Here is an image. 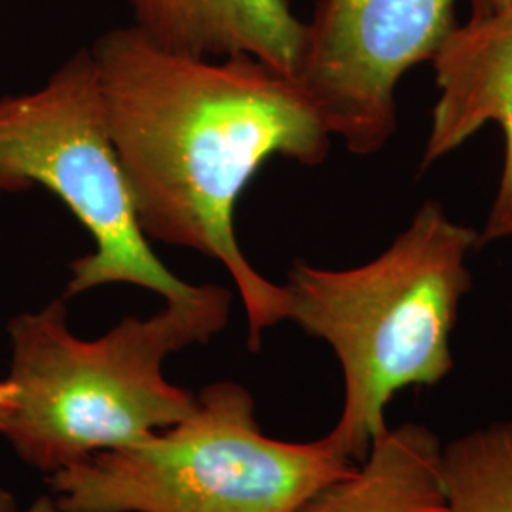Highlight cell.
I'll use <instances>...</instances> for the list:
<instances>
[{
  "mask_svg": "<svg viewBox=\"0 0 512 512\" xmlns=\"http://www.w3.org/2000/svg\"><path fill=\"white\" fill-rule=\"evenodd\" d=\"M90 52L143 234L222 262L258 351L262 332L287 319V291L243 255L236 207L274 156L323 164L329 129L294 78L253 55L173 54L133 25L101 35Z\"/></svg>",
  "mask_w": 512,
  "mask_h": 512,
  "instance_id": "6da1fadb",
  "label": "cell"
},
{
  "mask_svg": "<svg viewBox=\"0 0 512 512\" xmlns=\"http://www.w3.org/2000/svg\"><path fill=\"white\" fill-rule=\"evenodd\" d=\"M230 304L228 289L202 285L194 298L126 317L97 340L69 329L65 298L19 313L8 323L14 408L0 433L27 465L54 475L181 423L198 395L165 380V359L219 334Z\"/></svg>",
  "mask_w": 512,
  "mask_h": 512,
  "instance_id": "7a4b0ae2",
  "label": "cell"
},
{
  "mask_svg": "<svg viewBox=\"0 0 512 512\" xmlns=\"http://www.w3.org/2000/svg\"><path fill=\"white\" fill-rule=\"evenodd\" d=\"M478 232L425 202L374 260L348 270L294 262L287 319L329 344L344 376V406L329 437L361 463L389 429L385 408L412 385H435L454 368L452 332L471 291L467 256Z\"/></svg>",
  "mask_w": 512,
  "mask_h": 512,
  "instance_id": "3957f363",
  "label": "cell"
},
{
  "mask_svg": "<svg viewBox=\"0 0 512 512\" xmlns=\"http://www.w3.org/2000/svg\"><path fill=\"white\" fill-rule=\"evenodd\" d=\"M357 465L329 435L266 437L253 395L217 382L203 387L181 423L97 452L48 482L59 512H298Z\"/></svg>",
  "mask_w": 512,
  "mask_h": 512,
  "instance_id": "277c9868",
  "label": "cell"
},
{
  "mask_svg": "<svg viewBox=\"0 0 512 512\" xmlns=\"http://www.w3.org/2000/svg\"><path fill=\"white\" fill-rule=\"evenodd\" d=\"M35 186L54 194L95 243L71 264L65 298L114 283L148 289L165 304L202 291L165 268L137 222L90 50L37 92L0 97V198Z\"/></svg>",
  "mask_w": 512,
  "mask_h": 512,
  "instance_id": "5b68a950",
  "label": "cell"
},
{
  "mask_svg": "<svg viewBox=\"0 0 512 512\" xmlns=\"http://www.w3.org/2000/svg\"><path fill=\"white\" fill-rule=\"evenodd\" d=\"M459 0H319L294 80L332 137L368 156L397 129V86L459 25ZM473 14L486 0H471Z\"/></svg>",
  "mask_w": 512,
  "mask_h": 512,
  "instance_id": "8992f818",
  "label": "cell"
},
{
  "mask_svg": "<svg viewBox=\"0 0 512 512\" xmlns=\"http://www.w3.org/2000/svg\"><path fill=\"white\" fill-rule=\"evenodd\" d=\"M431 63L439 99L420 167L437 164L478 129L497 124L505 135V162L478 247L511 238L512 6L476 12L459 23Z\"/></svg>",
  "mask_w": 512,
  "mask_h": 512,
  "instance_id": "52a82bcc",
  "label": "cell"
},
{
  "mask_svg": "<svg viewBox=\"0 0 512 512\" xmlns=\"http://www.w3.org/2000/svg\"><path fill=\"white\" fill-rule=\"evenodd\" d=\"M133 27L173 54L253 55L294 78L306 25L289 0H128Z\"/></svg>",
  "mask_w": 512,
  "mask_h": 512,
  "instance_id": "ba28073f",
  "label": "cell"
},
{
  "mask_svg": "<svg viewBox=\"0 0 512 512\" xmlns=\"http://www.w3.org/2000/svg\"><path fill=\"white\" fill-rule=\"evenodd\" d=\"M440 454L439 437L420 423L387 429L351 475L298 512H442Z\"/></svg>",
  "mask_w": 512,
  "mask_h": 512,
  "instance_id": "9c48e42d",
  "label": "cell"
},
{
  "mask_svg": "<svg viewBox=\"0 0 512 512\" xmlns=\"http://www.w3.org/2000/svg\"><path fill=\"white\" fill-rule=\"evenodd\" d=\"M442 512H512V421H495L442 448Z\"/></svg>",
  "mask_w": 512,
  "mask_h": 512,
  "instance_id": "30bf717a",
  "label": "cell"
},
{
  "mask_svg": "<svg viewBox=\"0 0 512 512\" xmlns=\"http://www.w3.org/2000/svg\"><path fill=\"white\" fill-rule=\"evenodd\" d=\"M14 408V387L6 380L0 382V431Z\"/></svg>",
  "mask_w": 512,
  "mask_h": 512,
  "instance_id": "8fae6325",
  "label": "cell"
},
{
  "mask_svg": "<svg viewBox=\"0 0 512 512\" xmlns=\"http://www.w3.org/2000/svg\"><path fill=\"white\" fill-rule=\"evenodd\" d=\"M0 512H18L16 511V501L10 494L0 490Z\"/></svg>",
  "mask_w": 512,
  "mask_h": 512,
  "instance_id": "7c38bea8",
  "label": "cell"
},
{
  "mask_svg": "<svg viewBox=\"0 0 512 512\" xmlns=\"http://www.w3.org/2000/svg\"><path fill=\"white\" fill-rule=\"evenodd\" d=\"M488 10H499V8H509L512 6V0H486Z\"/></svg>",
  "mask_w": 512,
  "mask_h": 512,
  "instance_id": "4fadbf2b",
  "label": "cell"
}]
</instances>
